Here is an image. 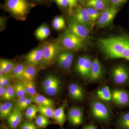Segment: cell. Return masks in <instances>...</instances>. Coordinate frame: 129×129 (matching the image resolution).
Wrapping results in <instances>:
<instances>
[{
	"label": "cell",
	"mask_w": 129,
	"mask_h": 129,
	"mask_svg": "<svg viewBox=\"0 0 129 129\" xmlns=\"http://www.w3.org/2000/svg\"><path fill=\"white\" fill-rule=\"evenodd\" d=\"M129 42V36H122L99 40V45L105 57L109 59L121 58Z\"/></svg>",
	"instance_id": "1"
},
{
	"label": "cell",
	"mask_w": 129,
	"mask_h": 129,
	"mask_svg": "<svg viewBox=\"0 0 129 129\" xmlns=\"http://www.w3.org/2000/svg\"><path fill=\"white\" fill-rule=\"evenodd\" d=\"M3 8L14 18L25 21L30 10L36 4L28 0H4Z\"/></svg>",
	"instance_id": "2"
},
{
	"label": "cell",
	"mask_w": 129,
	"mask_h": 129,
	"mask_svg": "<svg viewBox=\"0 0 129 129\" xmlns=\"http://www.w3.org/2000/svg\"><path fill=\"white\" fill-rule=\"evenodd\" d=\"M89 106L90 113L94 119L102 123L109 122L111 117V110L104 102L94 98L90 101Z\"/></svg>",
	"instance_id": "3"
},
{
	"label": "cell",
	"mask_w": 129,
	"mask_h": 129,
	"mask_svg": "<svg viewBox=\"0 0 129 129\" xmlns=\"http://www.w3.org/2000/svg\"><path fill=\"white\" fill-rule=\"evenodd\" d=\"M42 46L43 56L41 63L44 66L50 64L61 51L62 46L59 40L47 41Z\"/></svg>",
	"instance_id": "4"
},
{
	"label": "cell",
	"mask_w": 129,
	"mask_h": 129,
	"mask_svg": "<svg viewBox=\"0 0 129 129\" xmlns=\"http://www.w3.org/2000/svg\"><path fill=\"white\" fill-rule=\"evenodd\" d=\"M59 41L61 46L67 50H78L84 45V40L67 31L62 35Z\"/></svg>",
	"instance_id": "5"
},
{
	"label": "cell",
	"mask_w": 129,
	"mask_h": 129,
	"mask_svg": "<svg viewBox=\"0 0 129 129\" xmlns=\"http://www.w3.org/2000/svg\"><path fill=\"white\" fill-rule=\"evenodd\" d=\"M111 76L112 80L117 85H125L129 83V70L123 64H118L114 67Z\"/></svg>",
	"instance_id": "6"
},
{
	"label": "cell",
	"mask_w": 129,
	"mask_h": 129,
	"mask_svg": "<svg viewBox=\"0 0 129 129\" xmlns=\"http://www.w3.org/2000/svg\"><path fill=\"white\" fill-rule=\"evenodd\" d=\"M70 14L77 22L84 25L90 29L92 28L93 22L90 20L86 8L78 5L72 9Z\"/></svg>",
	"instance_id": "7"
},
{
	"label": "cell",
	"mask_w": 129,
	"mask_h": 129,
	"mask_svg": "<svg viewBox=\"0 0 129 129\" xmlns=\"http://www.w3.org/2000/svg\"><path fill=\"white\" fill-rule=\"evenodd\" d=\"M92 62L90 57L85 55L81 56L77 60L75 70L83 78L88 80Z\"/></svg>",
	"instance_id": "8"
},
{
	"label": "cell",
	"mask_w": 129,
	"mask_h": 129,
	"mask_svg": "<svg viewBox=\"0 0 129 129\" xmlns=\"http://www.w3.org/2000/svg\"><path fill=\"white\" fill-rule=\"evenodd\" d=\"M90 30L89 28L75 21L72 16H70L67 31L72 33L81 39L84 40L88 38Z\"/></svg>",
	"instance_id": "9"
},
{
	"label": "cell",
	"mask_w": 129,
	"mask_h": 129,
	"mask_svg": "<svg viewBox=\"0 0 129 129\" xmlns=\"http://www.w3.org/2000/svg\"><path fill=\"white\" fill-rule=\"evenodd\" d=\"M118 11L116 7L107 8L103 11L98 19L97 25L100 27L104 28L108 26L112 22Z\"/></svg>",
	"instance_id": "10"
},
{
	"label": "cell",
	"mask_w": 129,
	"mask_h": 129,
	"mask_svg": "<svg viewBox=\"0 0 129 129\" xmlns=\"http://www.w3.org/2000/svg\"><path fill=\"white\" fill-rule=\"evenodd\" d=\"M112 100L117 106L121 107L129 106V93L125 90L117 89L112 92Z\"/></svg>",
	"instance_id": "11"
},
{
	"label": "cell",
	"mask_w": 129,
	"mask_h": 129,
	"mask_svg": "<svg viewBox=\"0 0 129 129\" xmlns=\"http://www.w3.org/2000/svg\"><path fill=\"white\" fill-rule=\"evenodd\" d=\"M43 56L42 46L39 47L25 55L24 57V62L27 65L36 66L41 63Z\"/></svg>",
	"instance_id": "12"
},
{
	"label": "cell",
	"mask_w": 129,
	"mask_h": 129,
	"mask_svg": "<svg viewBox=\"0 0 129 129\" xmlns=\"http://www.w3.org/2000/svg\"><path fill=\"white\" fill-rule=\"evenodd\" d=\"M68 117L70 122L74 125H78L83 123L84 110L79 107H73L68 112Z\"/></svg>",
	"instance_id": "13"
},
{
	"label": "cell",
	"mask_w": 129,
	"mask_h": 129,
	"mask_svg": "<svg viewBox=\"0 0 129 129\" xmlns=\"http://www.w3.org/2000/svg\"><path fill=\"white\" fill-rule=\"evenodd\" d=\"M68 92L70 98L76 101H82L85 98L84 89L78 83L70 84L69 86Z\"/></svg>",
	"instance_id": "14"
},
{
	"label": "cell",
	"mask_w": 129,
	"mask_h": 129,
	"mask_svg": "<svg viewBox=\"0 0 129 129\" xmlns=\"http://www.w3.org/2000/svg\"><path fill=\"white\" fill-rule=\"evenodd\" d=\"M74 59V54L70 51L61 52L57 57L58 66L63 69H68L71 67Z\"/></svg>",
	"instance_id": "15"
},
{
	"label": "cell",
	"mask_w": 129,
	"mask_h": 129,
	"mask_svg": "<svg viewBox=\"0 0 129 129\" xmlns=\"http://www.w3.org/2000/svg\"><path fill=\"white\" fill-rule=\"evenodd\" d=\"M103 75V72L101 65L98 58L95 57L92 61L88 80L90 82H96L102 78Z\"/></svg>",
	"instance_id": "16"
},
{
	"label": "cell",
	"mask_w": 129,
	"mask_h": 129,
	"mask_svg": "<svg viewBox=\"0 0 129 129\" xmlns=\"http://www.w3.org/2000/svg\"><path fill=\"white\" fill-rule=\"evenodd\" d=\"M23 118L22 111L17 108L14 109L12 112L6 119L8 124L12 129L17 128L21 123Z\"/></svg>",
	"instance_id": "17"
},
{
	"label": "cell",
	"mask_w": 129,
	"mask_h": 129,
	"mask_svg": "<svg viewBox=\"0 0 129 129\" xmlns=\"http://www.w3.org/2000/svg\"><path fill=\"white\" fill-rule=\"evenodd\" d=\"M14 103L13 102H8L1 104L0 106V118L2 120L6 119L13 111Z\"/></svg>",
	"instance_id": "18"
},
{
	"label": "cell",
	"mask_w": 129,
	"mask_h": 129,
	"mask_svg": "<svg viewBox=\"0 0 129 129\" xmlns=\"http://www.w3.org/2000/svg\"><path fill=\"white\" fill-rule=\"evenodd\" d=\"M109 2L110 0H88L86 2V6L99 11H104L108 7Z\"/></svg>",
	"instance_id": "19"
},
{
	"label": "cell",
	"mask_w": 129,
	"mask_h": 129,
	"mask_svg": "<svg viewBox=\"0 0 129 129\" xmlns=\"http://www.w3.org/2000/svg\"><path fill=\"white\" fill-rule=\"evenodd\" d=\"M66 106V104H63L54 111L53 119L57 123L61 126L63 125L66 120V116L64 114Z\"/></svg>",
	"instance_id": "20"
},
{
	"label": "cell",
	"mask_w": 129,
	"mask_h": 129,
	"mask_svg": "<svg viewBox=\"0 0 129 129\" xmlns=\"http://www.w3.org/2000/svg\"><path fill=\"white\" fill-rule=\"evenodd\" d=\"M37 72V69L35 66L27 65L20 79L21 80L34 81L36 76Z\"/></svg>",
	"instance_id": "21"
},
{
	"label": "cell",
	"mask_w": 129,
	"mask_h": 129,
	"mask_svg": "<svg viewBox=\"0 0 129 129\" xmlns=\"http://www.w3.org/2000/svg\"><path fill=\"white\" fill-rule=\"evenodd\" d=\"M32 96L33 102L37 104L38 106H47L53 108L54 107V102L51 99L39 94H36Z\"/></svg>",
	"instance_id": "22"
},
{
	"label": "cell",
	"mask_w": 129,
	"mask_h": 129,
	"mask_svg": "<svg viewBox=\"0 0 129 129\" xmlns=\"http://www.w3.org/2000/svg\"><path fill=\"white\" fill-rule=\"evenodd\" d=\"M97 96L99 99L104 102H109L112 100V92L108 86H104L97 91Z\"/></svg>",
	"instance_id": "23"
},
{
	"label": "cell",
	"mask_w": 129,
	"mask_h": 129,
	"mask_svg": "<svg viewBox=\"0 0 129 129\" xmlns=\"http://www.w3.org/2000/svg\"><path fill=\"white\" fill-rule=\"evenodd\" d=\"M51 30L48 25L45 24H42L36 30V37L40 40H44L50 34Z\"/></svg>",
	"instance_id": "24"
},
{
	"label": "cell",
	"mask_w": 129,
	"mask_h": 129,
	"mask_svg": "<svg viewBox=\"0 0 129 129\" xmlns=\"http://www.w3.org/2000/svg\"><path fill=\"white\" fill-rule=\"evenodd\" d=\"M118 129H129V112L119 115L117 122Z\"/></svg>",
	"instance_id": "25"
},
{
	"label": "cell",
	"mask_w": 129,
	"mask_h": 129,
	"mask_svg": "<svg viewBox=\"0 0 129 129\" xmlns=\"http://www.w3.org/2000/svg\"><path fill=\"white\" fill-rule=\"evenodd\" d=\"M61 81L58 79L53 84L43 89L45 93L48 95L52 96L58 93L61 88Z\"/></svg>",
	"instance_id": "26"
},
{
	"label": "cell",
	"mask_w": 129,
	"mask_h": 129,
	"mask_svg": "<svg viewBox=\"0 0 129 129\" xmlns=\"http://www.w3.org/2000/svg\"><path fill=\"white\" fill-rule=\"evenodd\" d=\"M27 65L25 63H16V66L9 75L13 78L20 79Z\"/></svg>",
	"instance_id": "27"
},
{
	"label": "cell",
	"mask_w": 129,
	"mask_h": 129,
	"mask_svg": "<svg viewBox=\"0 0 129 129\" xmlns=\"http://www.w3.org/2000/svg\"><path fill=\"white\" fill-rule=\"evenodd\" d=\"M13 86L16 92V96L18 98L27 96L28 95L25 90L23 84L21 81L16 82Z\"/></svg>",
	"instance_id": "28"
},
{
	"label": "cell",
	"mask_w": 129,
	"mask_h": 129,
	"mask_svg": "<svg viewBox=\"0 0 129 129\" xmlns=\"http://www.w3.org/2000/svg\"><path fill=\"white\" fill-rule=\"evenodd\" d=\"M20 80V81L23 84L28 94L30 95V96H33L37 94L36 88L34 81H28L21 80Z\"/></svg>",
	"instance_id": "29"
},
{
	"label": "cell",
	"mask_w": 129,
	"mask_h": 129,
	"mask_svg": "<svg viewBox=\"0 0 129 129\" xmlns=\"http://www.w3.org/2000/svg\"><path fill=\"white\" fill-rule=\"evenodd\" d=\"M38 111L42 115L48 118L53 119V114L55 110L53 107L42 106H38Z\"/></svg>",
	"instance_id": "30"
},
{
	"label": "cell",
	"mask_w": 129,
	"mask_h": 129,
	"mask_svg": "<svg viewBox=\"0 0 129 129\" xmlns=\"http://www.w3.org/2000/svg\"><path fill=\"white\" fill-rule=\"evenodd\" d=\"M35 123L38 127L44 128L50 124V122L48 118L41 114L37 115L35 120Z\"/></svg>",
	"instance_id": "31"
},
{
	"label": "cell",
	"mask_w": 129,
	"mask_h": 129,
	"mask_svg": "<svg viewBox=\"0 0 129 129\" xmlns=\"http://www.w3.org/2000/svg\"><path fill=\"white\" fill-rule=\"evenodd\" d=\"M16 96H17L13 86L11 84L6 87V93L2 99L7 101H11L14 100Z\"/></svg>",
	"instance_id": "32"
},
{
	"label": "cell",
	"mask_w": 129,
	"mask_h": 129,
	"mask_svg": "<svg viewBox=\"0 0 129 129\" xmlns=\"http://www.w3.org/2000/svg\"><path fill=\"white\" fill-rule=\"evenodd\" d=\"M52 27L56 30H60L64 28L65 25L64 19L62 16H57L53 19Z\"/></svg>",
	"instance_id": "33"
},
{
	"label": "cell",
	"mask_w": 129,
	"mask_h": 129,
	"mask_svg": "<svg viewBox=\"0 0 129 129\" xmlns=\"http://www.w3.org/2000/svg\"><path fill=\"white\" fill-rule=\"evenodd\" d=\"M38 107L34 105H31L26 110L25 116L28 120H31L36 117L38 112Z\"/></svg>",
	"instance_id": "34"
},
{
	"label": "cell",
	"mask_w": 129,
	"mask_h": 129,
	"mask_svg": "<svg viewBox=\"0 0 129 129\" xmlns=\"http://www.w3.org/2000/svg\"><path fill=\"white\" fill-rule=\"evenodd\" d=\"M86 9L87 13L91 22L93 23L96 19H98L101 15L99 11L91 7H88Z\"/></svg>",
	"instance_id": "35"
},
{
	"label": "cell",
	"mask_w": 129,
	"mask_h": 129,
	"mask_svg": "<svg viewBox=\"0 0 129 129\" xmlns=\"http://www.w3.org/2000/svg\"><path fill=\"white\" fill-rule=\"evenodd\" d=\"M19 129H39L38 127L31 120L24 122L20 125Z\"/></svg>",
	"instance_id": "36"
},
{
	"label": "cell",
	"mask_w": 129,
	"mask_h": 129,
	"mask_svg": "<svg viewBox=\"0 0 129 129\" xmlns=\"http://www.w3.org/2000/svg\"><path fill=\"white\" fill-rule=\"evenodd\" d=\"M33 102V98H32V96H29L24 103L18 109L21 111L26 110L29 107V106H30V105H31V104Z\"/></svg>",
	"instance_id": "37"
},
{
	"label": "cell",
	"mask_w": 129,
	"mask_h": 129,
	"mask_svg": "<svg viewBox=\"0 0 129 129\" xmlns=\"http://www.w3.org/2000/svg\"><path fill=\"white\" fill-rule=\"evenodd\" d=\"M0 71H1L4 75H8L11 73L5 64L3 59H1L0 61Z\"/></svg>",
	"instance_id": "38"
},
{
	"label": "cell",
	"mask_w": 129,
	"mask_h": 129,
	"mask_svg": "<svg viewBox=\"0 0 129 129\" xmlns=\"http://www.w3.org/2000/svg\"><path fill=\"white\" fill-rule=\"evenodd\" d=\"M56 4L61 8H65L69 7V3L68 0H53Z\"/></svg>",
	"instance_id": "39"
},
{
	"label": "cell",
	"mask_w": 129,
	"mask_h": 129,
	"mask_svg": "<svg viewBox=\"0 0 129 129\" xmlns=\"http://www.w3.org/2000/svg\"><path fill=\"white\" fill-rule=\"evenodd\" d=\"M120 58H124L129 61V42L126 48L122 53Z\"/></svg>",
	"instance_id": "40"
},
{
	"label": "cell",
	"mask_w": 129,
	"mask_h": 129,
	"mask_svg": "<svg viewBox=\"0 0 129 129\" xmlns=\"http://www.w3.org/2000/svg\"><path fill=\"white\" fill-rule=\"evenodd\" d=\"M5 64H6L8 69L9 70L10 72H12V70L14 69V67L16 66V63L13 62L11 61L7 60H4Z\"/></svg>",
	"instance_id": "41"
},
{
	"label": "cell",
	"mask_w": 129,
	"mask_h": 129,
	"mask_svg": "<svg viewBox=\"0 0 129 129\" xmlns=\"http://www.w3.org/2000/svg\"><path fill=\"white\" fill-rule=\"evenodd\" d=\"M29 96H25L18 98L16 103V108L19 109L24 103Z\"/></svg>",
	"instance_id": "42"
},
{
	"label": "cell",
	"mask_w": 129,
	"mask_h": 129,
	"mask_svg": "<svg viewBox=\"0 0 129 129\" xmlns=\"http://www.w3.org/2000/svg\"><path fill=\"white\" fill-rule=\"evenodd\" d=\"M69 3V11L70 14L72 12V9L75 7H76L77 5V1L76 0H68Z\"/></svg>",
	"instance_id": "43"
},
{
	"label": "cell",
	"mask_w": 129,
	"mask_h": 129,
	"mask_svg": "<svg viewBox=\"0 0 129 129\" xmlns=\"http://www.w3.org/2000/svg\"><path fill=\"white\" fill-rule=\"evenodd\" d=\"M3 80H4V86L5 87H7L10 84V80L9 76L8 75H4L3 76Z\"/></svg>",
	"instance_id": "44"
},
{
	"label": "cell",
	"mask_w": 129,
	"mask_h": 129,
	"mask_svg": "<svg viewBox=\"0 0 129 129\" xmlns=\"http://www.w3.org/2000/svg\"><path fill=\"white\" fill-rule=\"evenodd\" d=\"M110 1L113 6L116 7L117 6L122 4L123 3L126 1L127 0H110Z\"/></svg>",
	"instance_id": "45"
},
{
	"label": "cell",
	"mask_w": 129,
	"mask_h": 129,
	"mask_svg": "<svg viewBox=\"0 0 129 129\" xmlns=\"http://www.w3.org/2000/svg\"><path fill=\"white\" fill-rule=\"evenodd\" d=\"M6 90V87L5 86H0V96L1 98H2L4 96Z\"/></svg>",
	"instance_id": "46"
},
{
	"label": "cell",
	"mask_w": 129,
	"mask_h": 129,
	"mask_svg": "<svg viewBox=\"0 0 129 129\" xmlns=\"http://www.w3.org/2000/svg\"><path fill=\"white\" fill-rule=\"evenodd\" d=\"M82 129H98V128L95 125L90 123L86 125Z\"/></svg>",
	"instance_id": "47"
},
{
	"label": "cell",
	"mask_w": 129,
	"mask_h": 129,
	"mask_svg": "<svg viewBox=\"0 0 129 129\" xmlns=\"http://www.w3.org/2000/svg\"><path fill=\"white\" fill-rule=\"evenodd\" d=\"M0 86H4V80L3 76H0Z\"/></svg>",
	"instance_id": "48"
},
{
	"label": "cell",
	"mask_w": 129,
	"mask_h": 129,
	"mask_svg": "<svg viewBox=\"0 0 129 129\" xmlns=\"http://www.w3.org/2000/svg\"><path fill=\"white\" fill-rule=\"evenodd\" d=\"M35 2L37 3H44L46 2L48 0H32Z\"/></svg>",
	"instance_id": "49"
},
{
	"label": "cell",
	"mask_w": 129,
	"mask_h": 129,
	"mask_svg": "<svg viewBox=\"0 0 129 129\" xmlns=\"http://www.w3.org/2000/svg\"><path fill=\"white\" fill-rule=\"evenodd\" d=\"M76 1H77V3L81 2L83 1V0H76Z\"/></svg>",
	"instance_id": "50"
}]
</instances>
